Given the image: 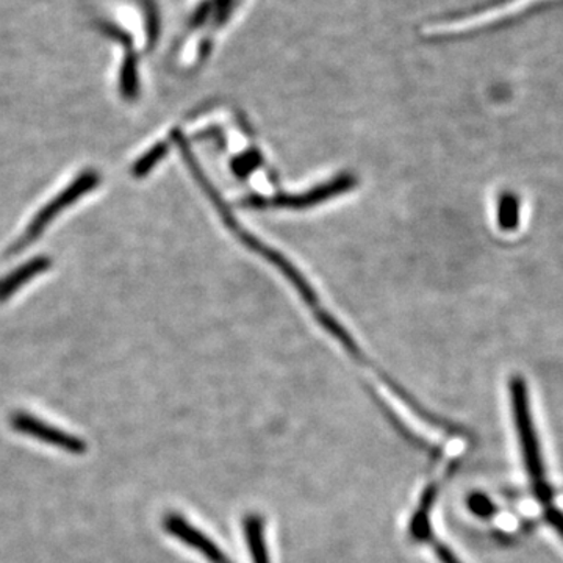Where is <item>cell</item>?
<instances>
[{"instance_id": "cell-1", "label": "cell", "mask_w": 563, "mask_h": 563, "mask_svg": "<svg viewBox=\"0 0 563 563\" xmlns=\"http://www.w3.org/2000/svg\"><path fill=\"white\" fill-rule=\"evenodd\" d=\"M510 401L525 469L528 471L529 481H531L537 496L547 503L551 498L550 485L547 482L542 451H540L539 438H537L536 426H533L528 385L521 378L510 381Z\"/></svg>"}, {"instance_id": "cell-2", "label": "cell", "mask_w": 563, "mask_h": 563, "mask_svg": "<svg viewBox=\"0 0 563 563\" xmlns=\"http://www.w3.org/2000/svg\"><path fill=\"white\" fill-rule=\"evenodd\" d=\"M101 182V178H99L98 172L95 171H85L83 174H80V178L74 180L71 185L66 188L65 191H61L54 201H50L49 204L44 205L42 212L33 218L31 226H29L27 232H25L24 237L21 238L13 248L9 249L7 252V257L13 256V254L20 252V250L24 249L25 246L31 245L32 241H35L36 238L40 237V234L44 229H46L47 224L50 223L58 215V213L63 212V210L68 209L69 205H72L74 202L79 201L80 198L85 196V194L93 191L95 187Z\"/></svg>"}, {"instance_id": "cell-3", "label": "cell", "mask_w": 563, "mask_h": 563, "mask_svg": "<svg viewBox=\"0 0 563 563\" xmlns=\"http://www.w3.org/2000/svg\"><path fill=\"white\" fill-rule=\"evenodd\" d=\"M165 529L180 543L196 551L209 563H234L229 555L221 550L219 544L209 537L202 529L196 528L190 520L179 514H171L165 518Z\"/></svg>"}, {"instance_id": "cell-4", "label": "cell", "mask_w": 563, "mask_h": 563, "mask_svg": "<svg viewBox=\"0 0 563 563\" xmlns=\"http://www.w3.org/2000/svg\"><path fill=\"white\" fill-rule=\"evenodd\" d=\"M554 2V0H504L499 5L488 7L484 11L474 14V16L466 18L452 22V31H471V29L488 27V25L498 24V22H506L511 18L521 16L525 11L536 10L537 7L547 5V3Z\"/></svg>"}, {"instance_id": "cell-5", "label": "cell", "mask_w": 563, "mask_h": 563, "mask_svg": "<svg viewBox=\"0 0 563 563\" xmlns=\"http://www.w3.org/2000/svg\"><path fill=\"white\" fill-rule=\"evenodd\" d=\"M11 425L16 430L25 436L36 438V440L44 441V443L53 444V447L66 449V451L72 452V454H80L83 452L85 443L79 438L69 436V433L63 432V430L53 428L42 419H36L29 414L13 415L11 417Z\"/></svg>"}, {"instance_id": "cell-6", "label": "cell", "mask_w": 563, "mask_h": 563, "mask_svg": "<svg viewBox=\"0 0 563 563\" xmlns=\"http://www.w3.org/2000/svg\"><path fill=\"white\" fill-rule=\"evenodd\" d=\"M246 548L252 563H271L270 548H268L267 525L259 514L246 515L243 520Z\"/></svg>"}, {"instance_id": "cell-7", "label": "cell", "mask_w": 563, "mask_h": 563, "mask_svg": "<svg viewBox=\"0 0 563 563\" xmlns=\"http://www.w3.org/2000/svg\"><path fill=\"white\" fill-rule=\"evenodd\" d=\"M437 484L428 485L414 515H412L410 522H408V531L418 542H426L432 537V528H430V517H432L433 504L437 499Z\"/></svg>"}, {"instance_id": "cell-8", "label": "cell", "mask_w": 563, "mask_h": 563, "mask_svg": "<svg viewBox=\"0 0 563 563\" xmlns=\"http://www.w3.org/2000/svg\"><path fill=\"white\" fill-rule=\"evenodd\" d=\"M49 267L50 260L47 257H38V259L29 261L27 264H22L7 278L0 279V303H5L11 294L16 293L24 283L31 282L35 275L49 270Z\"/></svg>"}, {"instance_id": "cell-9", "label": "cell", "mask_w": 563, "mask_h": 563, "mask_svg": "<svg viewBox=\"0 0 563 563\" xmlns=\"http://www.w3.org/2000/svg\"><path fill=\"white\" fill-rule=\"evenodd\" d=\"M351 185V178L338 179L330 183V185L319 188V190L312 191V193L304 194V196L274 199L271 202L254 201L252 205L259 204L263 207V205L272 204L278 205V207H305V205L315 204V202L323 201V199L344 193Z\"/></svg>"}, {"instance_id": "cell-10", "label": "cell", "mask_w": 563, "mask_h": 563, "mask_svg": "<svg viewBox=\"0 0 563 563\" xmlns=\"http://www.w3.org/2000/svg\"><path fill=\"white\" fill-rule=\"evenodd\" d=\"M120 90L127 99H135L138 94V58L134 53L125 55L121 68Z\"/></svg>"}, {"instance_id": "cell-11", "label": "cell", "mask_w": 563, "mask_h": 563, "mask_svg": "<svg viewBox=\"0 0 563 563\" xmlns=\"http://www.w3.org/2000/svg\"><path fill=\"white\" fill-rule=\"evenodd\" d=\"M165 154H167V146H165L164 143H158L149 153L145 154V156L136 161L134 169H132V174H134L135 178H145L147 172L156 167L158 160H160Z\"/></svg>"}, {"instance_id": "cell-12", "label": "cell", "mask_w": 563, "mask_h": 563, "mask_svg": "<svg viewBox=\"0 0 563 563\" xmlns=\"http://www.w3.org/2000/svg\"><path fill=\"white\" fill-rule=\"evenodd\" d=\"M469 509L473 511L476 517L491 518L496 514L495 504L491 498L482 495V493H473L469 498Z\"/></svg>"}, {"instance_id": "cell-13", "label": "cell", "mask_w": 563, "mask_h": 563, "mask_svg": "<svg viewBox=\"0 0 563 563\" xmlns=\"http://www.w3.org/2000/svg\"><path fill=\"white\" fill-rule=\"evenodd\" d=\"M102 32H104L106 36H110V38L123 43L124 46H131V36H128L127 33H125L124 31H121L120 27H116V25L104 24L102 25Z\"/></svg>"}, {"instance_id": "cell-14", "label": "cell", "mask_w": 563, "mask_h": 563, "mask_svg": "<svg viewBox=\"0 0 563 563\" xmlns=\"http://www.w3.org/2000/svg\"><path fill=\"white\" fill-rule=\"evenodd\" d=\"M433 550H436L437 558L440 559L441 563H462L458 555L452 553L444 544L433 543Z\"/></svg>"}, {"instance_id": "cell-15", "label": "cell", "mask_w": 563, "mask_h": 563, "mask_svg": "<svg viewBox=\"0 0 563 563\" xmlns=\"http://www.w3.org/2000/svg\"><path fill=\"white\" fill-rule=\"evenodd\" d=\"M548 518H550L551 525L554 526L555 529H558V532L561 533L563 537V517L559 511L551 510L550 515H548Z\"/></svg>"}]
</instances>
